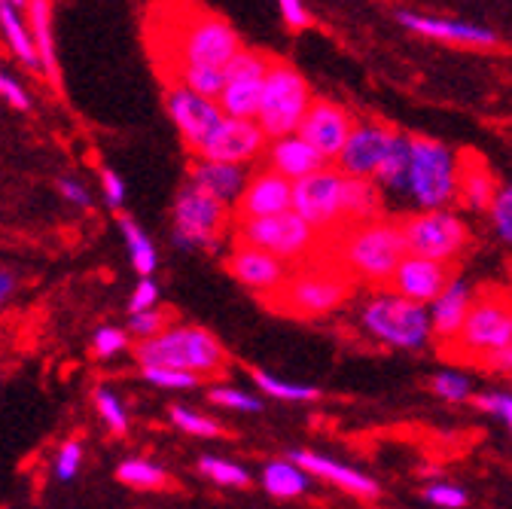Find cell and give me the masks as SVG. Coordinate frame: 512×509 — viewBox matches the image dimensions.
Returning <instances> with one entry per match:
<instances>
[{
    "label": "cell",
    "instance_id": "52a82bcc",
    "mask_svg": "<svg viewBox=\"0 0 512 509\" xmlns=\"http://www.w3.org/2000/svg\"><path fill=\"white\" fill-rule=\"evenodd\" d=\"M409 196L427 211L452 205L458 199V156L433 138L409 135Z\"/></svg>",
    "mask_w": 512,
    "mask_h": 509
},
{
    "label": "cell",
    "instance_id": "f907efd6",
    "mask_svg": "<svg viewBox=\"0 0 512 509\" xmlns=\"http://www.w3.org/2000/svg\"><path fill=\"white\" fill-rule=\"evenodd\" d=\"M58 193L64 202H71L74 208H92V193L74 177H61L58 180Z\"/></svg>",
    "mask_w": 512,
    "mask_h": 509
},
{
    "label": "cell",
    "instance_id": "f6af8a7d",
    "mask_svg": "<svg viewBox=\"0 0 512 509\" xmlns=\"http://www.w3.org/2000/svg\"><path fill=\"white\" fill-rule=\"evenodd\" d=\"M491 220H494L497 235L503 241H512V186L497 193V199L491 205Z\"/></svg>",
    "mask_w": 512,
    "mask_h": 509
},
{
    "label": "cell",
    "instance_id": "7bdbcfd3",
    "mask_svg": "<svg viewBox=\"0 0 512 509\" xmlns=\"http://www.w3.org/2000/svg\"><path fill=\"white\" fill-rule=\"evenodd\" d=\"M125 348H128V330L101 327V330H95V336H92V351H95L101 360H110V357L122 354Z\"/></svg>",
    "mask_w": 512,
    "mask_h": 509
},
{
    "label": "cell",
    "instance_id": "ac0fdd59",
    "mask_svg": "<svg viewBox=\"0 0 512 509\" xmlns=\"http://www.w3.org/2000/svg\"><path fill=\"white\" fill-rule=\"evenodd\" d=\"M455 281H458V266L412 257L409 253V257L400 263V269L394 272L388 287L409 302L427 305V302H436Z\"/></svg>",
    "mask_w": 512,
    "mask_h": 509
},
{
    "label": "cell",
    "instance_id": "d6a6232c",
    "mask_svg": "<svg viewBox=\"0 0 512 509\" xmlns=\"http://www.w3.org/2000/svg\"><path fill=\"white\" fill-rule=\"evenodd\" d=\"M372 180L381 189H388V193H409V135L400 132L394 150L381 162V168Z\"/></svg>",
    "mask_w": 512,
    "mask_h": 509
},
{
    "label": "cell",
    "instance_id": "816d5d0a",
    "mask_svg": "<svg viewBox=\"0 0 512 509\" xmlns=\"http://www.w3.org/2000/svg\"><path fill=\"white\" fill-rule=\"evenodd\" d=\"M275 4H278V10H281V16H284L287 28L302 31V28L311 25V16H308V10H305L302 0H275Z\"/></svg>",
    "mask_w": 512,
    "mask_h": 509
},
{
    "label": "cell",
    "instance_id": "11a10c76",
    "mask_svg": "<svg viewBox=\"0 0 512 509\" xmlns=\"http://www.w3.org/2000/svg\"><path fill=\"white\" fill-rule=\"evenodd\" d=\"M7 4H13L16 10H22V13H25V7H28V0H7Z\"/></svg>",
    "mask_w": 512,
    "mask_h": 509
},
{
    "label": "cell",
    "instance_id": "6da1fadb",
    "mask_svg": "<svg viewBox=\"0 0 512 509\" xmlns=\"http://www.w3.org/2000/svg\"><path fill=\"white\" fill-rule=\"evenodd\" d=\"M320 253L342 266L357 284L388 287L400 263L409 257L403 217H378L363 226L324 235Z\"/></svg>",
    "mask_w": 512,
    "mask_h": 509
},
{
    "label": "cell",
    "instance_id": "f546056e",
    "mask_svg": "<svg viewBox=\"0 0 512 509\" xmlns=\"http://www.w3.org/2000/svg\"><path fill=\"white\" fill-rule=\"evenodd\" d=\"M119 232L125 238V247H128V257H132V266L138 269L141 278H150L159 266V257H156V247L150 241V235L132 220V217H119Z\"/></svg>",
    "mask_w": 512,
    "mask_h": 509
},
{
    "label": "cell",
    "instance_id": "d6986e66",
    "mask_svg": "<svg viewBox=\"0 0 512 509\" xmlns=\"http://www.w3.org/2000/svg\"><path fill=\"white\" fill-rule=\"evenodd\" d=\"M232 211H235V223L287 214V211H293V183L287 177L275 174L272 168L256 171L247 180L244 193Z\"/></svg>",
    "mask_w": 512,
    "mask_h": 509
},
{
    "label": "cell",
    "instance_id": "3957f363",
    "mask_svg": "<svg viewBox=\"0 0 512 509\" xmlns=\"http://www.w3.org/2000/svg\"><path fill=\"white\" fill-rule=\"evenodd\" d=\"M238 31L220 16L205 7L192 4L186 13L174 19V31L165 43L168 52V80L183 68H214L226 71L229 61L241 52Z\"/></svg>",
    "mask_w": 512,
    "mask_h": 509
},
{
    "label": "cell",
    "instance_id": "836d02e7",
    "mask_svg": "<svg viewBox=\"0 0 512 509\" xmlns=\"http://www.w3.org/2000/svg\"><path fill=\"white\" fill-rule=\"evenodd\" d=\"M168 83H183L186 89H192V92L202 95V98L220 101V95L226 89V71H214V68H183Z\"/></svg>",
    "mask_w": 512,
    "mask_h": 509
},
{
    "label": "cell",
    "instance_id": "484cf974",
    "mask_svg": "<svg viewBox=\"0 0 512 509\" xmlns=\"http://www.w3.org/2000/svg\"><path fill=\"white\" fill-rule=\"evenodd\" d=\"M186 180L202 186L208 196H214V199H220V202L235 208V202L241 199V193H244V186H247L250 177L244 174L241 165H220V162H208V159L192 156Z\"/></svg>",
    "mask_w": 512,
    "mask_h": 509
},
{
    "label": "cell",
    "instance_id": "681fc988",
    "mask_svg": "<svg viewBox=\"0 0 512 509\" xmlns=\"http://www.w3.org/2000/svg\"><path fill=\"white\" fill-rule=\"evenodd\" d=\"M473 366L482 369V372H491V375H512V345H506V348H500V351H491V354L479 357Z\"/></svg>",
    "mask_w": 512,
    "mask_h": 509
},
{
    "label": "cell",
    "instance_id": "e0dca14e",
    "mask_svg": "<svg viewBox=\"0 0 512 509\" xmlns=\"http://www.w3.org/2000/svg\"><path fill=\"white\" fill-rule=\"evenodd\" d=\"M269 144V135L260 129L256 119H223V125L214 132V138L205 144L199 159L220 162V165H247L260 159Z\"/></svg>",
    "mask_w": 512,
    "mask_h": 509
},
{
    "label": "cell",
    "instance_id": "9c48e42d",
    "mask_svg": "<svg viewBox=\"0 0 512 509\" xmlns=\"http://www.w3.org/2000/svg\"><path fill=\"white\" fill-rule=\"evenodd\" d=\"M235 244H250L256 250L272 253V257H278L287 266H302L311 257H317L324 235L311 223H305L296 211H287L278 217L235 223Z\"/></svg>",
    "mask_w": 512,
    "mask_h": 509
},
{
    "label": "cell",
    "instance_id": "cb8c5ba5",
    "mask_svg": "<svg viewBox=\"0 0 512 509\" xmlns=\"http://www.w3.org/2000/svg\"><path fill=\"white\" fill-rule=\"evenodd\" d=\"M25 19L40 55V74L61 92V65H58V46H55V0H28Z\"/></svg>",
    "mask_w": 512,
    "mask_h": 509
},
{
    "label": "cell",
    "instance_id": "d4e9b609",
    "mask_svg": "<svg viewBox=\"0 0 512 509\" xmlns=\"http://www.w3.org/2000/svg\"><path fill=\"white\" fill-rule=\"evenodd\" d=\"M290 461L299 464L308 476H317V479H327L333 485H339L342 491L354 494V497H363V500H375L381 494V485L339 461H330L324 455H314V452H305V449H296L290 452Z\"/></svg>",
    "mask_w": 512,
    "mask_h": 509
},
{
    "label": "cell",
    "instance_id": "2e32d148",
    "mask_svg": "<svg viewBox=\"0 0 512 509\" xmlns=\"http://www.w3.org/2000/svg\"><path fill=\"white\" fill-rule=\"evenodd\" d=\"M400 132L391 129V125L381 122H357L354 135L348 138L342 156L336 159V168L345 177H363L372 180L381 168V162L388 159V153L394 150Z\"/></svg>",
    "mask_w": 512,
    "mask_h": 509
},
{
    "label": "cell",
    "instance_id": "60d3db41",
    "mask_svg": "<svg viewBox=\"0 0 512 509\" xmlns=\"http://www.w3.org/2000/svg\"><path fill=\"white\" fill-rule=\"evenodd\" d=\"M144 381L153 388H162V391H189V388H199V375H189V372H180V369H165V366H147L141 369Z\"/></svg>",
    "mask_w": 512,
    "mask_h": 509
},
{
    "label": "cell",
    "instance_id": "8992f818",
    "mask_svg": "<svg viewBox=\"0 0 512 509\" xmlns=\"http://www.w3.org/2000/svg\"><path fill=\"white\" fill-rule=\"evenodd\" d=\"M314 95L308 80L296 71V65H290L287 58H272V68L263 86V104H260V129L269 135V141L296 135L299 125L311 107Z\"/></svg>",
    "mask_w": 512,
    "mask_h": 509
},
{
    "label": "cell",
    "instance_id": "7dc6e473",
    "mask_svg": "<svg viewBox=\"0 0 512 509\" xmlns=\"http://www.w3.org/2000/svg\"><path fill=\"white\" fill-rule=\"evenodd\" d=\"M424 497L436 506H445V509H461L467 506V494L455 485H427Z\"/></svg>",
    "mask_w": 512,
    "mask_h": 509
},
{
    "label": "cell",
    "instance_id": "7a4b0ae2",
    "mask_svg": "<svg viewBox=\"0 0 512 509\" xmlns=\"http://www.w3.org/2000/svg\"><path fill=\"white\" fill-rule=\"evenodd\" d=\"M354 287L357 281L317 250V257L290 269V278L272 296H266L263 305L275 314L311 321V317L339 311L354 296Z\"/></svg>",
    "mask_w": 512,
    "mask_h": 509
},
{
    "label": "cell",
    "instance_id": "30bf717a",
    "mask_svg": "<svg viewBox=\"0 0 512 509\" xmlns=\"http://www.w3.org/2000/svg\"><path fill=\"white\" fill-rule=\"evenodd\" d=\"M360 321L372 339L391 348H421L433 333L430 311L397 293H375L363 305Z\"/></svg>",
    "mask_w": 512,
    "mask_h": 509
},
{
    "label": "cell",
    "instance_id": "9a60e30c",
    "mask_svg": "<svg viewBox=\"0 0 512 509\" xmlns=\"http://www.w3.org/2000/svg\"><path fill=\"white\" fill-rule=\"evenodd\" d=\"M354 129H357V119L345 104L330 101V98H314L299 125V135L327 162L336 165V159L342 156Z\"/></svg>",
    "mask_w": 512,
    "mask_h": 509
},
{
    "label": "cell",
    "instance_id": "7c38bea8",
    "mask_svg": "<svg viewBox=\"0 0 512 509\" xmlns=\"http://www.w3.org/2000/svg\"><path fill=\"white\" fill-rule=\"evenodd\" d=\"M345 174L330 165L293 183V211L320 235L345 232Z\"/></svg>",
    "mask_w": 512,
    "mask_h": 509
},
{
    "label": "cell",
    "instance_id": "d590c367",
    "mask_svg": "<svg viewBox=\"0 0 512 509\" xmlns=\"http://www.w3.org/2000/svg\"><path fill=\"white\" fill-rule=\"evenodd\" d=\"M168 327H174V311L171 308H150V311H141V314H128V336L138 339V342H147V339H156L162 336Z\"/></svg>",
    "mask_w": 512,
    "mask_h": 509
},
{
    "label": "cell",
    "instance_id": "83f0119b",
    "mask_svg": "<svg viewBox=\"0 0 512 509\" xmlns=\"http://www.w3.org/2000/svg\"><path fill=\"white\" fill-rule=\"evenodd\" d=\"M381 211H384V199H381V186L375 180H363V177L345 180V229L378 220L384 217Z\"/></svg>",
    "mask_w": 512,
    "mask_h": 509
},
{
    "label": "cell",
    "instance_id": "f5cc1de1",
    "mask_svg": "<svg viewBox=\"0 0 512 509\" xmlns=\"http://www.w3.org/2000/svg\"><path fill=\"white\" fill-rule=\"evenodd\" d=\"M101 193L110 208H119L125 202V183L113 168H101Z\"/></svg>",
    "mask_w": 512,
    "mask_h": 509
},
{
    "label": "cell",
    "instance_id": "e575fe53",
    "mask_svg": "<svg viewBox=\"0 0 512 509\" xmlns=\"http://www.w3.org/2000/svg\"><path fill=\"white\" fill-rule=\"evenodd\" d=\"M253 381L256 388L263 394L275 397V400H287V403H305V400H317L320 391L314 385H293V381H284V378H275L263 369H253Z\"/></svg>",
    "mask_w": 512,
    "mask_h": 509
},
{
    "label": "cell",
    "instance_id": "c3c4849f",
    "mask_svg": "<svg viewBox=\"0 0 512 509\" xmlns=\"http://www.w3.org/2000/svg\"><path fill=\"white\" fill-rule=\"evenodd\" d=\"M156 299H159V287L153 278H141L132 299H128V314H141V311H150L156 308Z\"/></svg>",
    "mask_w": 512,
    "mask_h": 509
},
{
    "label": "cell",
    "instance_id": "ab89813d",
    "mask_svg": "<svg viewBox=\"0 0 512 509\" xmlns=\"http://www.w3.org/2000/svg\"><path fill=\"white\" fill-rule=\"evenodd\" d=\"M83 461H86V449L80 439L61 442V449L55 452V461H52V476L58 482H71V479H77Z\"/></svg>",
    "mask_w": 512,
    "mask_h": 509
},
{
    "label": "cell",
    "instance_id": "8d00e7d4",
    "mask_svg": "<svg viewBox=\"0 0 512 509\" xmlns=\"http://www.w3.org/2000/svg\"><path fill=\"white\" fill-rule=\"evenodd\" d=\"M199 473L208 476L214 485H229V488H247V485H250V473H247L244 467L226 461V458H211V455H205V458L199 461Z\"/></svg>",
    "mask_w": 512,
    "mask_h": 509
},
{
    "label": "cell",
    "instance_id": "603a6c76",
    "mask_svg": "<svg viewBox=\"0 0 512 509\" xmlns=\"http://www.w3.org/2000/svg\"><path fill=\"white\" fill-rule=\"evenodd\" d=\"M497 193H500V186L485 156L476 150H461L458 153V199L470 211H491Z\"/></svg>",
    "mask_w": 512,
    "mask_h": 509
},
{
    "label": "cell",
    "instance_id": "4dcf8cb0",
    "mask_svg": "<svg viewBox=\"0 0 512 509\" xmlns=\"http://www.w3.org/2000/svg\"><path fill=\"white\" fill-rule=\"evenodd\" d=\"M116 479L128 488H138V491H165L171 488V476L147 461V458H125L119 467H116Z\"/></svg>",
    "mask_w": 512,
    "mask_h": 509
},
{
    "label": "cell",
    "instance_id": "f35d334b",
    "mask_svg": "<svg viewBox=\"0 0 512 509\" xmlns=\"http://www.w3.org/2000/svg\"><path fill=\"white\" fill-rule=\"evenodd\" d=\"M171 421L174 427H180L183 433L189 436H205V439H217V436H226V427L217 424L214 418L202 415V412H192L186 406H174L171 409Z\"/></svg>",
    "mask_w": 512,
    "mask_h": 509
},
{
    "label": "cell",
    "instance_id": "5bb4252c",
    "mask_svg": "<svg viewBox=\"0 0 512 509\" xmlns=\"http://www.w3.org/2000/svg\"><path fill=\"white\" fill-rule=\"evenodd\" d=\"M165 110L174 122V129L183 141V147L199 156L205 150V144L214 138V132L223 125L226 113L220 110L217 101L202 98L192 89H186L183 83H168L165 86Z\"/></svg>",
    "mask_w": 512,
    "mask_h": 509
},
{
    "label": "cell",
    "instance_id": "44dd1931",
    "mask_svg": "<svg viewBox=\"0 0 512 509\" xmlns=\"http://www.w3.org/2000/svg\"><path fill=\"white\" fill-rule=\"evenodd\" d=\"M397 22L421 37L430 40H442V43H458L467 49H497L500 37L488 28H479L473 22H458V19H442V16H421V13H409L400 10Z\"/></svg>",
    "mask_w": 512,
    "mask_h": 509
},
{
    "label": "cell",
    "instance_id": "ee69618b",
    "mask_svg": "<svg viewBox=\"0 0 512 509\" xmlns=\"http://www.w3.org/2000/svg\"><path fill=\"white\" fill-rule=\"evenodd\" d=\"M208 400H211L214 406H223V409L263 412V403H260V400L250 397V394H244V391H238V388H214V391L208 394Z\"/></svg>",
    "mask_w": 512,
    "mask_h": 509
},
{
    "label": "cell",
    "instance_id": "ffe728a7",
    "mask_svg": "<svg viewBox=\"0 0 512 509\" xmlns=\"http://www.w3.org/2000/svg\"><path fill=\"white\" fill-rule=\"evenodd\" d=\"M226 272L238 284L250 287L253 293H260V299L272 296L290 278L287 263H281L278 257H272V253L256 250L250 244H235L232 247V253L226 257Z\"/></svg>",
    "mask_w": 512,
    "mask_h": 509
},
{
    "label": "cell",
    "instance_id": "1f68e13d",
    "mask_svg": "<svg viewBox=\"0 0 512 509\" xmlns=\"http://www.w3.org/2000/svg\"><path fill=\"white\" fill-rule=\"evenodd\" d=\"M263 485L272 497H299L308 491L311 479L308 473L293 464V461H272L266 470H263Z\"/></svg>",
    "mask_w": 512,
    "mask_h": 509
},
{
    "label": "cell",
    "instance_id": "5b68a950",
    "mask_svg": "<svg viewBox=\"0 0 512 509\" xmlns=\"http://www.w3.org/2000/svg\"><path fill=\"white\" fill-rule=\"evenodd\" d=\"M512 345V296L506 290H482L467 314V324L455 342L442 345V357L458 363H476L479 357Z\"/></svg>",
    "mask_w": 512,
    "mask_h": 509
},
{
    "label": "cell",
    "instance_id": "4316f807",
    "mask_svg": "<svg viewBox=\"0 0 512 509\" xmlns=\"http://www.w3.org/2000/svg\"><path fill=\"white\" fill-rule=\"evenodd\" d=\"M470 305H473V293H470V287L461 284V281H455L452 287H448V290L433 302L430 324H433V336H436L439 348L458 339V333H461L464 324H467Z\"/></svg>",
    "mask_w": 512,
    "mask_h": 509
},
{
    "label": "cell",
    "instance_id": "4fadbf2b",
    "mask_svg": "<svg viewBox=\"0 0 512 509\" xmlns=\"http://www.w3.org/2000/svg\"><path fill=\"white\" fill-rule=\"evenodd\" d=\"M272 52L244 46L226 65V89L220 95V110L229 119H256L263 104V86L272 68Z\"/></svg>",
    "mask_w": 512,
    "mask_h": 509
},
{
    "label": "cell",
    "instance_id": "7402d4cb",
    "mask_svg": "<svg viewBox=\"0 0 512 509\" xmlns=\"http://www.w3.org/2000/svg\"><path fill=\"white\" fill-rule=\"evenodd\" d=\"M266 165H269L275 174H281V177H287L290 183H296V180H305V177H311V174H317V171L330 168L333 162H327L324 156H320V153L296 132V135H287V138H278V141L269 144V150H266Z\"/></svg>",
    "mask_w": 512,
    "mask_h": 509
},
{
    "label": "cell",
    "instance_id": "277c9868",
    "mask_svg": "<svg viewBox=\"0 0 512 509\" xmlns=\"http://www.w3.org/2000/svg\"><path fill=\"white\" fill-rule=\"evenodd\" d=\"M135 360L141 369L147 366H165L180 369L199 378H217L229 369V351L223 342L196 324H174L162 336L135 342Z\"/></svg>",
    "mask_w": 512,
    "mask_h": 509
},
{
    "label": "cell",
    "instance_id": "ba28073f",
    "mask_svg": "<svg viewBox=\"0 0 512 509\" xmlns=\"http://www.w3.org/2000/svg\"><path fill=\"white\" fill-rule=\"evenodd\" d=\"M235 220L232 205L208 196L202 186L183 183L171 208L174 241L189 250H217Z\"/></svg>",
    "mask_w": 512,
    "mask_h": 509
},
{
    "label": "cell",
    "instance_id": "74e56055",
    "mask_svg": "<svg viewBox=\"0 0 512 509\" xmlns=\"http://www.w3.org/2000/svg\"><path fill=\"white\" fill-rule=\"evenodd\" d=\"M92 400H95V412L107 424V430L113 436H125L128 433V412H125L122 400L110 388H98Z\"/></svg>",
    "mask_w": 512,
    "mask_h": 509
},
{
    "label": "cell",
    "instance_id": "8fae6325",
    "mask_svg": "<svg viewBox=\"0 0 512 509\" xmlns=\"http://www.w3.org/2000/svg\"><path fill=\"white\" fill-rule=\"evenodd\" d=\"M403 232L412 257L452 266H458V257L473 241L470 226L448 211H424L415 217H403Z\"/></svg>",
    "mask_w": 512,
    "mask_h": 509
},
{
    "label": "cell",
    "instance_id": "bcb514c9",
    "mask_svg": "<svg viewBox=\"0 0 512 509\" xmlns=\"http://www.w3.org/2000/svg\"><path fill=\"white\" fill-rule=\"evenodd\" d=\"M0 98H4L10 107H16V110H31V95H28V89L19 83V80H13L7 71H0Z\"/></svg>",
    "mask_w": 512,
    "mask_h": 509
},
{
    "label": "cell",
    "instance_id": "db71d44e",
    "mask_svg": "<svg viewBox=\"0 0 512 509\" xmlns=\"http://www.w3.org/2000/svg\"><path fill=\"white\" fill-rule=\"evenodd\" d=\"M16 290H19V278H16V272L0 269V308H4V305L16 296Z\"/></svg>",
    "mask_w": 512,
    "mask_h": 509
},
{
    "label": "cell",
    "instance_id": "b9f144b4",
    "mask_svg": "<svg viewBox=\"0 0 512 509\" xmlns=\"http://www.w3.org/2000/svg\"><path fill=\"white\" fill-rule=\"evenodd\" d=\"M430 388L436 391V397L448 400V403H461L470 397V381L461 372H439L433 375Z\"/></svg>",
    "mask_w": 512,
    "mask_h": 509
},
{
    "label": "cell",
    "instance_id": "f1b7e54d",
    "mask_svg": "<svg viewBox=\"0 0 512 509\" xmlns=\"http://www.w3.org/2000/svg\"><path fill=\"white\" fill-rule=\"evenodd\" d=\"M0 34H4L10 52L22 61V65L40 74V55H37V46H34V37H31L28 19H25L22 10L7 4V0H0Z\"/></svg>",
    "mask_w": 512,
    "mask_h": 509
}]
</instances>
